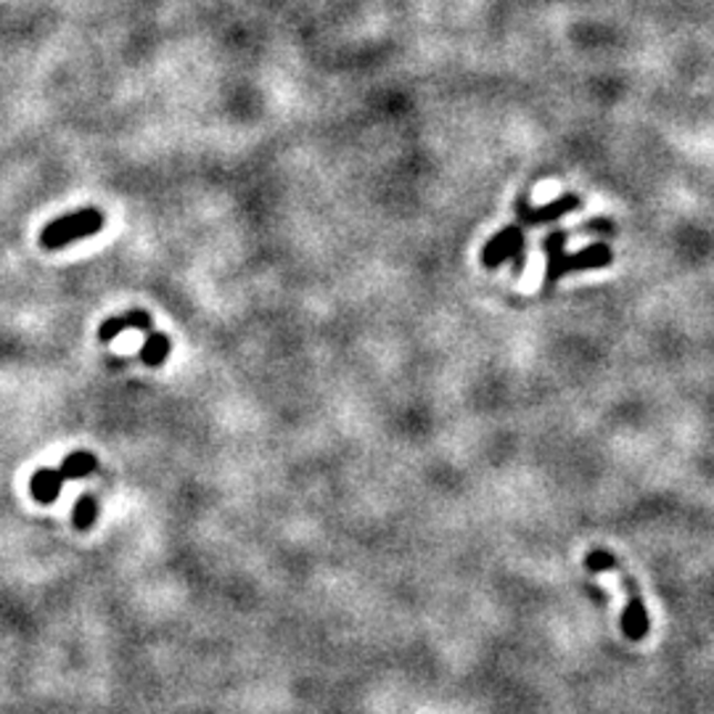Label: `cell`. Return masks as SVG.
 <instances>
[{
    "instance_id": "7a4b0ae2",
    "label": "cell",
    "mask_w": 714,
    "mask_h": 714,
    "mask_svg": "<svg viewBox=\"0 0 714 714\" xmlns=\"http://www.w3.org/2000/svg\"><path fill=\"white\" fill-rule=\"evenodd\" d=\"M106 217L101 209L95 207H85V209H74L72 215L56 217L48 226L40 230V247L48 251H59L64 247H70L74 241H83V238H91L104 228Z\"/></svg>"
},
{
    "instance_id": "30bf717a",
    "label": "cell",
    "mask_w": 714,
    "mask_h": 714,
    "mask_svg": "<svg viewBox=\"0 0 714 714\" xmlns=\"http://www.w3.org/2000/svg\"><path fill=\"white\" fill-rule=\"evenodd\" d=\"M95 516H99V503H95L93 495H83V498L77 500V506H74V527H77L80 532H85V529L93 527Z\"/></svg>"
},
{
    "instance_id": "6da1fadb",
    "label": "cell",
    "mask_w": 714,
    "mask_h": 714,
    "mask_svg": "<svg viewBox=\"0 0 714 714\" xmlns=\"http://www.w3.org/2000/svg\"><path fill=\"white\" fill-rule=\"evenodd\" d=\"M563 244H567V230H553L542 241V249H546V291L553 289L561 276L575 273V270L607 268L614 260L607 244H593V247H584L575 255L563 251Z\"/></svg>"
},
{
    "instance_id": "52a82bcc",
    "label": "cell",
    "mask_w": 714,
    "mask_h": 714,
    "mask_svg": "<svg viewBox=\"0 0 714 714\" xmlns=\"http://www.w3.org/2000/svg\"><path fill=\"white\" fill-rule=\"evenodd\" d=\"M61 485H64V476L59 474V468H38L30 479V493L38 503L48 506L59 498Z\"/></svg>"
},
{
    "instance_id": "3957f363",
    "label": "cell",
    "mask_w": 714,
    "mask_h": 714,
    "mask_svg": "<svg viewBox=\"0 0 714 714\" xmlns=\"http://www.w3.org/2000/svg\"><path fill=\"white\" fill-rule=\"evenodd\" d=\"M506 260H514V273L524 270V234L519 226L503 228L495 234L493 241L482 249V265L485 268H498Z\"/></svg>"
},
{
    "instance_id": "277c9868",
    "label": "cell",
    "mask_w": 714,
    "mask_h": 714,
    "mask_svg": "<svg viewBox=\"0 0 714 714\" xmlns=\"http://www.w3.org/2000/svg\"><path fill=\"white\" fill-rule=\"evenodd\" d=\"M619 580H622L624 590H628V609H624L622 622L619 624H622L624 638H630V641H643V638L649 635V614H645L641 590H638L635 580H632L622 567H619Z\"/></svg>"
},
{
    "instance_id": "ba28073f",
    "label": "cell",
    "mask_w": 714,
    "mask_h": 714,
    "mask_svg": "<svg viewBox=\"0 0 714 714\" xmlns=\"http://www.w3.org/2000/svg\"><path fill=\"white\" fill-rule=\"evenodd\" d=\"M95 466H99V461H95V455L85 453V451H77V453H70L64 461L59 464V474L66 479H83V476L93 474Z\"/></svg>"
},
{
    "instance_id": "8992f818",
    "label": "cell",
    "mask_w": 714,
    "mask_h": 714,
    "mask_svg": "<svg viewBox=\"0 0 714 714\" xmlns=\"http://www.w3.org/2000/svg\"><path fill=\"white\" fill-rule=\"evenodd\" d=\"M152 315L143 310H131V312H122V315H114V318H106V323L99 329V339L101 342H112V339H117L122 331L127 329H138V331H152Z\"/></svg>"
},
{
    "instance_id": "8fae6325",
    "label": "cell",
    "mask_w": 714,
    "mask_h": 714,
    "mask_svg": "<svg viewBox=\"0 0 714 714\" xmlns=\"http://www.w3.org/2000/svg\"><path fill=\"white\" fill-rule=\"evenodd\" d=\"M584 567H588L590 575H601V571L619 569V559L617 556H611L609 550L596 548V550H590L588 559H584Z\"/></svg>"
},
{
    "instance_id": "5b68a950",
    "label": "cell",
    "mask_w": 714,
    "mask_h": 714,
    "mask_svg": "<svg viewBox=\"0 0 714 714\" xmlns=\"http://www.w3.org/2000/svg\"><path fill=\"white\" fill-rule=\"evenodd\" d=\"M575 209H580L577 196H561V199L542 204V207H532V204H527L524 199L519 201V217L524 226H540V223L559 220V217L575 213Z\"/></svg>"
},
{
    "instance_id": "9c48e42d",
    "label": "cell",
    "mask_w": 714,
    "mask_h": 714,
    "mask_svg": "<svg viewBox=\"0 0 714 714\" xmlns=\"http://www.w3.org/2000/svg\"><path fill=\"white\" fill-rule=\"evenodd\" d=\"M169 350H173V342H169V337L167 333H162V331H148V337H146V344H143V350H141V360L146 365H162L167 360L169 355Z\"/></svg>"
}]
</instances>
